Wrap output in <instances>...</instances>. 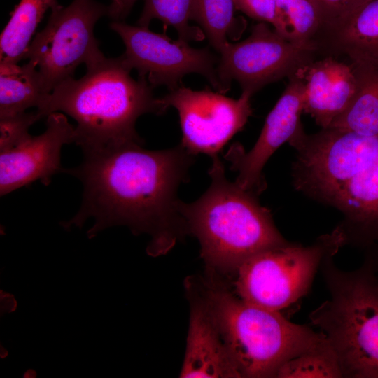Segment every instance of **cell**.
<instances>
[{
	"mask_svg": "<svg viewBox=\"0 0 378 378\" xmlns=\"http://www.w3.org/2000/svg\"><path fill=\"white\" fill-rule=\"evenodd\" d=\"M129 144L83 153L77 167L64 169L83 185L82 202L76 215L60 222L65 230L82 228L90 218L92 239L115 225L127 226L133 234L151 236L147 252L158 255L174 244L184 229L177 190L188 179L195 155L181 144L153 150Z\"/></svg>",
	"mask_w": 378,
	"mask_h": 378,
	"instance_id": "1",
	"label": "cell"
},
{
	"mask_svg": "<svg viewBox=\"0 0 378 378\" xmlns=\"http://www.w3.org/2000/svg\"><path fill=\"white\" fill-rule=\"evenodd\" d=\"M79 79L57 85L36 111L41 118L61 112L76 122L74 143L83 152L129 144H143L135 129L146 113L167 109L145 78H133L120 57L103 59L86 67Z\"/></svg>",
	"mask_w": 378,
	"mask_h": 378,
	"instance_id": "2",
	"label": "cell"
},
{
	"mask_svg": "<svg viewBox=\"0 0 378 378\" xmlns=\"http://www.w3.org/2000/svg\"><path fill=\"white\" fill-rule=\"evenodd\" d=\"M211 184L197 200H181L186 228L199 240L211 267L235 272L246 260L264 251L289 244L257 195L227 178L218 155L211 157Z\"/></svg>",
	"mask_w": 378,
	"mask_h": 378,
	"instance_id": "3",
	"label": "cell"
},
{
	"mask_svg": "<svg viewBox=\"0 0 378 378\" xmlns=\"http://www.w3.org/2000/svg\"><path fill=\"white\" fill-rule=\"evenodd\" d=\"M337 253L320 267L330 298L309 318L332 348L343 377L378 378V262L370 254L358 268L344 270L334 262Z\"/></svg>",
	"mask_w": 378,
	"mask_h": 378,
	"instance_id": "4",
	"label": "cell"
},
{
	"mask_svg": "<svg viewBox=\"0 0 378 378\" xmlns=\"http://www.w3.org/2000/svg\"><path fill=\"white\" fill-rule=\"evenodd\" d=\"M204 286L202 296L240 377H276L287 361L328 343L321 332L280 312L248 303L222 286Z\"/></svg>",
	"mask_w": 378,
	"mask_h": 378,
	"instance_id": "5",
	"label": "cell"
},
{
	"mask_svg": "<svg viewBox=\"0 0 378 378\" xmlns=\"http://www.w3.org/2000/svg\"><path fill=\"white\" fill-rule=\"evenodd\" d=\"M344 244L337 227L310 246L289 243L260 252L234 272L237 295L248 303L280 312L308 293L326 255Z\"/></svg>",
	"mask_w": 378,
	"mask_h": 378,
	"instance_id": "6",
	"label": "cell"
},
{
	"mask_svg": "<svg viewBox=\"0 0 378 378\" xmlns=\"http://www.w3.org/2000/svg\"><path fill=\"white\" fill-rule=\"evenodd\" d=\"M108 14V6L95 0H74L51 10L46 27L31 41L24 58L36 67L48 93L73 78L80 64L87 67L105 57L94 29Z\"/></svg>",
	"mask_w": 378,
	"mask_h": 378,
	"instance_id": "7",
	"label": "cell"
},
{
	"mask_svg": "<svg viewBox=\"0 0 378 378\" xmlns=\"http://www.w3.org/2000/svg\"><path fill=\"white\" fill-rule=\"evenodd\" d=\"M289 144L297 150L292 174L295 188L328 204L378 153V134L332 127L303 132Z\"/></svg>",
	"mask_w": 378,
	"mask_h": 378,
	"instance_id": "8",
	"label": "cell"
},
{
	"mask_svg": "<svg viewBox=\"0 0 378 378\" xmlns=\"http://www.w3.org/2000/svg\"><path fill=\"white\" fill-rule=\"evenodd\" d=\"M218 54L217 73L223 93L235 80L242 92L253 95L268 84L295 75L316 59L319 49L316 43L290 41L269 24L259 22L246 38L226 43Z\"/></svg>",
	"mask_w": 378,
	"mask_h": 378,
	"instance_id": "9",
	"label": "cell"
},
{
	"mask_svg": "<svg viewBox=\"0 0 378 378\" xmlns=\"http://www.w3.org/2000/svg\"><path fill=\"white\" fill-rule=\"evenodd\" d=\"M110 27L125 45V52L120 56L124 65L130 71L136 70L138 77L145 78L153 88L175 90L183 85V77L195 73L223 93L217 73L219 56L209 48H195L181 38H170L165 32L155 33L148 27L122 21H113Z\"/></svg>",
	"mask_w": 378,
	"mask_h": 378,
	"instance_id": "10",
	"label": "cell"
},
{
	"mask_svg": "<svg viewBox=\"0 0 378 378\" xmlns=\"http://www.w3.org/2000/svg\"><path fill=\"white\" fill-rule=\"evenodd\" d=\"M253 95L225 97L209 87L193 90L183 85L160 97L167 110L176 109L182 131L181 144L191 154L218 155L227 141L241 130L252 114Z\"/></svg>",
	"mask_w": 378,
	"mask_h": 378,
	"instance_id": "11",
	"label": "cell"
},
{
	"mask_svg": "<svg viewBox=\"0 0 378 378\" xmlns=\"http://www.w3.org/2000/svg\"><path fill=\"white\" fill-rule=\"evenodd\" d=\"M288 80L253 147L245 152L240 144H234L225 155L231 169L238 172L235 182L258 195L265 188L262 169L270 158L285 142L304 132L300 117L304 112V83L296 76Z\"/></svg>",
	"mask_w": 378,
	"mask_h": 378,
	"instance_id": "12",
	"label": "cell"
},
{
	"mask_svg": "<svg viewBox=\"0 0 378 378\" xmlns=\"http://www.w3.org/2000/svg\"><path fill=\"white\" fill-rule=\"evenodd\" d=\"M75 127L64 113L54 112L47 116L45 131L29 134L16 146L0 152V195L40 181L48 186L53 175L63 172L61 150L74 143Z\"/></svg>",
	"mask_w": 378,
	"mask_h": 378,
	"instance_id": "13",
	"label": "cell"
},
{
	"mask_svg": "<svg viewBox=\"0 0 378 378\" xmlns=\"http://www.w3.org/2000/svg\"><path fill=\"white\" fill-rule=\"evenodd\" d=\"M295 76L304 83V112L321 128L328 127L349 106L358 91L356 69L331 55L313 60Z\"/></svg>",
	"mask_w": 378,
	"mask_h": 378,
	"instance_id": "14",
	"label": "cell"
},
{
	"mask_svg": "<svg viewBox=\"0 0 378 378\" xmlns=\"http://www.w3.org/2000/svg\"><path fill=\"white\" fill-rule=\"evenodd\" d=\"M330 205L344 216L346 244L372 250L378 246V153L335 194Z\"/></svg>",
	"mask_w": 378,
	"mask_h": 378,
	"instance_id": "15",
	"label": "cell"
},
{
	"mask_svg": "<svg viewBox=\"0 0 378 378\" xmlns=\"http://www.w3.org/2000/svg\"><path fill=\"white\" fill-rule=\"evenodd\" d=\"M181 377H240L203 296L192 302Z\"/></svg>",
	"mask_w": 378,
	"mask_h": 378,
	"instance_id": "16",
	"label": "cell"
},
{
	"mask_svg": "<svg viewBox=\"0 0 378 378\" xmlns=\"http://www.w3.org/2000/svg\"><path fill=\"white\" fill-rule=\"evenodd\" d=\"M319 52L356 68L378 71V0H368L346 22L316 40Z\"/></svg>",
	"mask_w": 378,
	"mask_h": 378,
	"instance_id": "17",
	"label": "cell"
},
{
	"mask_svg": "<svg viewBox=\"0 0 378 378\" xmlns=\"http://www.w3.org/2000/svg\"><path fill=\"white\" fill-rule=\"evenodd\" d=\"M48 94L32 64L0 62V117L37 108Z\"/></svg>",
	"mask_w": 378,
	"mask_h": 378,
	"instance_id": "18",
	"label": "cell"
},
{
	"mask_svg": "<svg viewBox=\"0 0 378 378\" xmlns=\"http://www.w3.org/2000/svg\"><path fill=\"white\" fill-rule=\"evenodd\" d=\"M59 6L57 0H20L1 34L0 62L18 63L24 59L46 12Z\"/></svg>",
	"mask_w": 378,
	"mask_h": 378,
	"instance_id": "19",
	"label": "cell"
},
{
	"mask_svg": "<svg viewBox=\"0 0 378 378\" xmlns=\"http://www.w3.org/2000/svg\"><path fill=\"white\" fill-rule=\"evenodd\" d=\"M355 68L358 76L356 94L349 106L329 127L363 135H376L378 134V71Z\"/></svg>",
	"mask_w": 378,
	"mask_h": 378,
	"instance_id": "20",
	"label": "cell"
},
{
	"mask_svg": "<svg viewBox=\"0 0 378 378\" xmlns=\"http://www.w3.org/2000/svg\"><path fill=\"white\" fill-rule=\"evenodd\" d=\"M237 10L234 0H194L193 20L218 53L229 40L237 41L245 29L246 22L235 15Z\"/></svg>",
	"mask_w": 378,
	"mask_h": 378,
	"instance_id": "21",
	"label": "cell"
},
{
	"mask_svg": "<svg viewBox=\"0 0 378 378\" xmlns=\"http://www.w3.org/2000/svg\"><path fill=\"white\" fill-rule=\"evenodd\" d=\"M194 0H145L138 25L148 27L153 20L162 21L166 27H172L179 38L188 42L200 41L205 35L199 26H192Z\"/></svg>",
	"mask_w": 378,
	"mask_h": 378,
	"instance_id": "22",
	"label": "cell"
},
{
	"mask_svg": "<svg viewBox=\"0 0 378 378\" xmlns=\"http://www.w3.org/2000/svg\"><path fill=\"white\" fill-rule=\"evenodd\" d=\"M277 6L284 18L291 41L300 43H316L323 20L316 0H276Z\"/></svg>",
	"mask_w": 378,
	"mask_h": 378,
	"instance_id": "23",
	"label": "cell"
},
{
	"mask_svg": "<svg viewBox=\"0 0 378 378\" xmlns=\"http://www.w3.org/2000/svg\"><path fill=\"white\" fill-rule=\"evenodd\" d=\"M276 377L338 378L343 376L337 356L328 342L287 361L279 369Z\"/></svg>",
	"mask_w": 378,
	"mask_h": 378,
	"instance_id": "24",
	"label": "cell"
},
{
	"mask_svg": "<svg viewBox=\"0 0 378 378\" xmlns=\"http://www.w3.org/2000/svg\"><path fill=\"white\" fill-rule=\"evenodd\" d=\"M237 9L247 16L270 24L278 33L291 41L288 26L279 11L276 0H234Z\"/></svg>",
	"mask_w": 378,
	"mask_h": 378,
	"instance_id": "25",
	"label": "cell"
},
{
	"mask_svg": "<svg viewBox=\"0 0 378 378\" xmlns=\"http://www.w3.org/2000/svg\"><path fill=\"white\" fill-rule=\"evenodd\" d=\"M41 116L36 110L0 117V152L16 146L30 134L29 127Z\"/></svg>",
	"mask_w": 378,
	"mask_h": 378,
	"instance_id": "26",
	"label": "cell"
},
{
	"mask_svg": "<svg viewBox=\"0 0 378 378\" xmlns=\"http://www.w3.org/2000/svg\"><path fill=\"white\" fill-rule=\"evenodd\" d=\"M316 1L323 20V27L318 38L321 35L332 31L342 25L368 0Z\"/></svg>",
	"mask_w": 378,
	"mask_h": 378,
	"instance_id": "27",
	"label": "cell"
},
{
	"mask_svg": "<svg viewBox=\"0 0 378 378\" xmlns=\"http://www.w3.org/2000/svg\"><path fill=\"white\" fill-rule=\"evenodd\" d=\"M137 0H118L115 6H108V15L113 21H122L130 13Z\"/></svg>",
	"mask_w": 378,
	"mask_h": 378,
	"instance_id": "28",
	"label": "cell"
},
{
	"mask_svg": "<svg viewBox=\"0 0 378 378\" xmlns=\"http://www.w3.org/2000/svg\"><path fill=\"white\" fill-rule=\"evenodd\" d=\"M111 1H112V3L110 6H115L118 3V0H111Z\"/></svg>",
	"mask_w": 378,
	"mask_h": 378,
	"instance_id": "29",
	"label": "cell"
},
{
	"mask_svg": "<svg viewBox=\"0 0 378 378\" xmlns=\"http://www.w3.org/2000/svg\"><path fill=\"white\" fill-rule=\"evenodd\" d=\"M376 255V258H377V261H378V253L377 255Z\"/></svg>",
	"mask_w": 378,
	"mask_h": 378,
	"instance_id": "30",
	"label": "cell"
}]
</instances>
